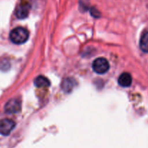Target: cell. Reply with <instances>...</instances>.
Here are the masks:
<instances>
[{
	"label": "cell",
	"mask_w": 148,
	"mask_h": 148,
	"mask_svg": "<svg viewBox=\"0 0 148 148\" xmlns=\"http://www.w3.org/2000/svg\"><path fill=\"white\" fill-rule=\"evenodd\" d=\"M10 38L15 44H23L28 40L29 33L24 27H16L10 32Z\"/></svg>",
	"instance_id": "cell-1"
},
{
	"label": "cell",
	"mask_w": 148,
	"mask_h": 148,
	"mask_svg": "<svg viewBox=\"0 0 148 148\" xmlns=\"http://www.w3.org/2000/svg\"><path fill=\"white\" fill-rule=\"evenodd\" d=\"M92 69L94 72L99 75H103L107 72L109 69V63L105 58H98L92 62Z\"/></svg>",
	"instance_id": "cell-2"
},
{
	"label": "cell",
	"mask_w": 148,
	"mask_h": 148,
	"mask_svg": "<svg viewBox=\"0 0 148 148\" xmlns=\"http://www.w3.org/2000/svg\"><path fill=\"white\" fill-rule=\"evenodd\" d=\"M140 47L145 53H148V31L143 33L140 38Z\"/></svg>",
	"instance_id": "cell-8"
},
{
	"label": "cell",
	"mask_w": 148,
	"mask_h": 148,
	"mask_svg": "<svg viewBox=\"0 0 148 148\" xmlns=\"http://www.w3.org/2000/svg\"><path fill=\"white\" fill-rule=\"evenodd\" d=\"M74 87V81L71 79H66L62 83V88L66 92H70Z\"/></svg>",
	"instance_id": "cell-9"
},
{
	"label": "cell",
	"mask_w": 148,
	"mask_h": 148,
	"mask_svg": "<svg viewBox=\"0 0 148 148\" xmlns=\"http://www.w3.org/2000/svg\"><path fill=\"white\" fill-rule=\"evenodd\" d=\"M30 10V4L28 1L23 0L16 8V17L19 19H25L28 16Z\"/></svg>",
	"instance_id": "cell-3"
},
{
	"label": "cell",
	"mask_w": 148,
	"mask_h": 148,
	"mask_svg": "<svg viewBox=\"0 0 148 148\" xmlns=\"http://www.w3.org/2000/svg\"><path fill=\"white\" fill-rule=\"evenodd\" d=\"M15 127V123L12 120L4 119L0 121V134L7 136Z\"/></svg>",
	"instance_id": "cell-4"
},
{
	"label": "cell",
	"mask_w": 148,
	"mask_h": 148,
	"mask_svg": "<svg viewBox=\"0 0 148 148\" xmlns=\"http://www.w3.org/2000/svg\"><path fill=\"white\" fill-rule=\"evenodd\" d=\"M132 82V78L130 74L127 73V72L122 73L119 77L118 83L121 87H124V88L130 87Z\"/></svg>",
	"instance_id": "cell-6"
},
{
	"label": "cell",
	"mask_w": 148,
	"mask_h": 148,
	"mask_svg": "<svg viewBox=\"0 0 148 148\" xmlns=\"http://www.w3.org/2000/svg\"><path fill=\"white\" fill-rule=\"evenodd\" d=\"M21 110V103L18 99L10 100L4 106V111L7 114H17Z\"/></svg>",
	"instance_id": "cell-5"
},
{
	"label": "cell",
	"mask_w": 148,
	"mask_h": 148,
	"mask_svg": "<svg viewBox=\"0 0 148 148\" xmlns=\"http://www.w3.org/2000/svg\"><path fill=\"white\" fill-rule=\"evenodd\" d=\"M34 84L38 88H46L50 86V81L44 76H38L35 79Z\"/></svg>",
	"instance_id": "cell-7"
}]
</instances>
